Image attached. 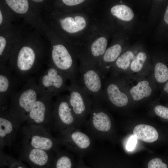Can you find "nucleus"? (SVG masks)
Here are the masks:
<instances>
[{"mask_svg": "<svg viewBox=\"0 0 168 168\" xmlns=\"http://www.w3.org/2000/svg\"><path fill=\"white\" fill-rule=\"evenodd\" d=\"M38 80L32 77L26 81L21 90L11 96L7 110L12 117L21 124L26 121L39 96Z\"/></svg>", "mask_w": 168, "mask_h": 168, "instance_id": "f257e3e1", "label": "nucleus"}, {"mask_svg": "<svg viewBox=\"0 0 168 168\" xmlns=\"http://www.w3.org/2000/svg\"><path fill=\"white\" fill-rule=\"evenodd\" d=\"M90 114L83 128L94 141L105 139L112 128V121L104 108L103 103L92 97Z\"/></svg>", "mask_w": 168, "mask_h": 168, "instance_id": "f03ea898", "label": "nucleus"}, {"mask_svg": "<svg viewBox=\"0 0 168 168\" xmlns=\"http://www.w3.org/2000/svg\"><path fill=\"white\" fill-rule=\"evenodd\" d=\"M21 132L22 145L55 153L62 146L58 139L54 137L43 126L26 124L22 127Z\"/></svg>", "mask_w": 168, "mask_h": 168, "instance_id": "7ed1b4c3", "label": "nucleus"}, {"mask_svg": "<svg viewBox=\"0 0 168 168\" xmlns=\"http://www.w3.org/2000/svg\"><path fill=\"white\" fill-rule=\"evenodd\" d=\"M57 138L66 149L81 157L86 156L95 145L94 140L88 134L74 127L60 133Z\"/></svg>", "mask_w": 168, "mask_h": 168, "instance_id": "20e7f679", "label": "nucleus"}, {"mask_svg": "<svg viewBox=\"0 0 168 168\" xmlns=\"http://www.w3.org/2000/svg\"><path fill=\"white\" fill-rule=\"evenodd\" d=\"M79 82L90 96L104 102L103 77L92 59L82 58Z\"/></svg>", "mask_w": 168, "mask_h": 168, "instance_id": "39448f33", "label": "nucleus"}, {"mask_svg": "<svg viewBox=\"0 0 168 168\" xmlns=\"http://www.w3.org/2000/svg\"><path fill=\"white\" fill-rule=\"evenodd\" d=\"M69 102L81 129L90 113L92 100L84 88L79 83H71L68 85Z\"/></svg>", "mask_w": 168, "mask_h": 168, "instance_id": "423d86ee", "label": "nucleus"}, {"mask_svg": "<svg viewBox=\"0 0 168 168\" xmlns=\"http://www.w3.org/2000/svg\"><path fill=\"white\" fill-rule=\"evenodd\" d=\"M67 79L54 66L49 68L38 80L37 87L40 96H58L67 90Z\"/></svg>", "mask_w": 168, "mask_h": 168, "instance_id": "0eeeda50", "label": "nucleus"}, {"mask_svg": "<svg viewBox=\"0 0 168 168\" xmlns=\"http://www.w3.org/2000/svg\"><path fill=\"white\" fill-rule=\"evenodd\" d=\"M53 114L55 131L59 133L72 127L81 129L70 105L68 95L58 96L54 102Z\"/></svg>", "mask_w": 168, "mask_h": 168, "instance_id": "6e6552de", "label": "nucleus"}, {"mask_svg": "<svg viewBox=\"0 0 168 168\" xmlns=\"http://www.w3.org/2000/svg\"><path fill=\"white\" fill-rule=\"evenodd\" d=\"M53 97L39 96L34 103L26 121V124L41 126L50 131L53 128Z\"/></svg>", "mask_w": 168, "mask_h": 168, "instance_id": "1a4fd4ad", "label": "nucleus"}, {"mask_svg": "<svg viewBox=\"0 0 168 168\" xmlns=\"http://www.w3.org/2000/svg\"><path fill=\"white\" fill-rule=\"evenodd\" d=\"M52 65L56 68L71 83H79L75 58L63 45H54L51 54Z\"/></svg>", "mask_w": 168, "mask_h": 168, "instance_id": "9d476101", "label": "nucleus"}, {"mask_svg": "<svg viewBox=\"0 0 168 168\" xmlns=\"http://www.w3.org/2000/svg\"><path fill=\"white\" fill-rule=\"evenodd\" d=\"M55 153L22 145L18 159L30 168H50Z\"/></svg>", "mask_w": 168, "mask_h": 168, "instance_id": "9b49d317", "label": "nucleus"}, {"mask_svg": "<svg viewBox=\"0 0 168 168\" xmlns=\"http://www.w3.org/2000/svg\"><path fill=\"white\" fill-rule=\"evenodd\" d=\"M0 108V148L3 149L12 145L21 124L12 117L7 107Z\"/></svg>", "mask_w": 168, "mask_h": 168, "instance_id": "f8f14e48", "label": "nucleus"}, {"mask_svg": "<svg viewBox=\"0 0 168 168\" xmlns=\"http://www.w3.org/2000/svg\"><path fill=\"white\" fill-rule=\"evenodd\" d=\"M18 80L12 73L11 69L1 65L0 72V106L7 107L10 99L14 92Z\"/></svg>", "mask_w": 168, "mask_h": 168, "instance_id": "ddd939ff", "label": "nucleus"}, {"mask_svg": "<svg viewBox=\"0 0 168 168\" xmlns=\"http://www.w3.org/2000/svg\"><path fill=\"white\" fill-rule=\"evenodd\" d=\"M117 83L106 82L103 84L104 102L107 100L111 105L119 108L125 106L128 103L127 95L121 90Z\"/></svg>", "mask_w": 168, "mask_h": 168, "instance_id": "4468645a", "label": "nucleus"}, {"mask_svg": "<svg viewBox=\"0 0 168 168\" xmlns=\"http://www.w3.org/2000/svg\"><path fill=\"white\" fill-rule=\"evenodd\" d=\"M60 25L62 29L68 33H75L83 30L86 27V21L81 16L74 17L68 16L60 19Z\"/></svg>", "mask_w": 168, "mask_h": 168, "instance_id": "2eb2a0df", "label": "nucleus"}, {"mask_svg": "<svg viewBox=\"0 0 168 168\" xmlns=\"http://www.w3.org/2000/svg\"><path fill=\"white\" fill-rule=\"evenodd\" d=\"M133 134L137 139L148 143L154 142L158 138V132L154 127L145 124L136 126L133 130Z\"/></svg>", "mask_w": 168, "mask_h": 168, "instance_id": "dca6fc26", "label": "nucleus"}, {"mask_svg": "<svg viewBox=\"0 0 168 168\" xmlns=\"http://www.w3.org/2000/svg\"><path fill=\"white\" fill-rule=\"evenodd\" d=\"M73 154L66 149L55 153L50 168H72Z\"/></svg>", "mask_w": 168, "mask_h": 168, "instance_id": "f3484780", "label": "nucleus"}, {"mask_svg": "<svg viewBox=\"0 0 168 168\" xmlns=\"http://www.w3.org/2000/svg\"><path fill=\"white\" fill-rule=\"evenodd\" d=\"M107 43L106 39L101 36L95 40L91 44V55L96 65L99 67L101 59L106 50Z\"/></svg>", "mask_w": 168, "mask_h": 168, "instance_id": "a211bd4d", "label": "nucleus"}, {"mask_svg": "<svg viewBox=\"0 0 168 168\" xmlns=\"http://www.w3.org/2000/svg\"><path fill=\"white\" fill-rule=\"evenodd\" d=\"M121 46L119 44H114L106 49L101 59L98 69L101 74L107 63L116 61L122 52Z\"/></svg>", "mask_w": 168, "mask_h": 168, "instance_id": "6ab92c4d", "label": "nucleus"}, {"mask_svg": "<svg viewBox=\"0 0 168 168\" xmlns=\"http://www.w3.org/2000/svg\"><path fill=\"white\" fill-rule=\"evenodd\" d=\"M152 89L148 81L143 80L132 87L130 90V95L133 99L140 100L144 97H149L151 94Z\"/></svg>", "mask_w": 168, "mask_h": 168, "instance_id": "aec40b11", "label": "nucleus"}, {"mask_svg": "<svg viewBox=\"0 0 168 168\" xmlns=\"http://www.w3.org/2000/svg\"><path fill=\"white\" fill-rule=\"evenodd\" d=\"M0 168H30L23 162L5 153L0 149Z\"/></svg>", "mask_w": 168, "mask_h": 168, "instance_id": "412c9836", "label": "nucleus"}, {"mask_svg": "<svg viewBox=\"0 0 168 168\" xmlns=\"http://www.w3.org/2000/svg\"><path fill=\"white\" fill-rule=\"evenodd\" d=\"M110 12L114 16L123 21H130L134 16L132 10L124 4L117 5L113 6L111 9Z\"/></svg>", "mask_w": 168, "mask_h": 168, "instance_id": "4be33fe9", "label": "nucleus"}, {"mask_svg": "<svg viewBox=\"0 0 168 168\" xmlns=\"http://www.w3.org/2000/svg\"><path fill=\"white\" fill-rule=\"evenodd\" d=\"M154 77L160 84H165L168 80V67L165 64L158 62L154 68Z\"/></svg>", "mask_w": 168, "mask_h": 168, "instance_id": "5701e85b", "label": "nucleus"}, {"mask_svg": "<svg viewBox=\"0 0 168 168\" xmlns=\"http://www.w3.org/2000/svg\"><path fill=\"white\" fill-rule=\"evenodd\" d=\"M5 1L13 11L18 14H25L29 9V2L27 0H6Z\"/></svg>", "mask_w": 168, "mask_h": 168, "instance_id": "b1692460", "label": "nucleus"}, {"mask_svg": "<svg viewBox=\"0 0 168 168\" xmlns=\"http://www.w3.org/2000/svg\"><path fill=\"white\" fill-rule=\"evenodd\" d=\"M133 52L128 51L120 56L115 62V65L119 69L123 70L127 69L131 61L134 58Z\"/></svg>", "mask_w": 168, "mask_h": 168, "instance_id": "393cba45", "label": "nucleus"}, {"mask_svg": "<svg viewBox=\"0 0 168 168\" xmlns=\"http://www.w3.org/2000/svg\"><path fill=\"white\" fill-rule=\"evenodd\" d=\"M146 59L147 56L145 53L143 52L138 53L130 65L131 70L135 72L141 71Z\"/></svg>", "mask_w": 168, "mask_h": 168, "instance_id": "a878e982", "label": "nucleus"}, {"mask_svg": "<svg viewBox=\"0 0 168 168\" xmlns=\"http://www.w3.org/2000/svg\"><path fill=\"white\" fill-rule=\"evenodd\" d=\"M156 114L161 118L168 120V107L161 105H158L154 108Z\"/></svg>", "mask_w": 168, "mask_h": 168, "instance_id": "bb28decb", "label": "nucleus"}, {"mask_svg": "<svg viewBox=\"0 0 168 168\" xmlns=\"http://www.w3.org/2000/svg\"><path fill=\"white\" fill-rule=\"evenodd\" d=\"M148 168H167V166L166 164L162 162L160 159L156 158L149 161Z\"/></svg>", "mask_w": 168, "mask_h": 168, "instance_id": "cd10ccee", "label": "nucleus"}, {"mask_svg": "<svg viewBox=\"0 0 168 168\" xmlns=\"http://www.w3.org/2000/svg\"><path fill=\"white\" fill-rule=\"evenodd\" d=\"M137 139L134 136H132L130 137L126 146V149L128 151H131L133 149L137 142Z\"/></svg>", "mask_w": 168, "mask_h": 168, "instance_id": "c85d7f7f", "label": "nucleus"}, {"mask_svg": "<svg viewBox=\"0 0 168 168\" xmlns=\"http://www.w3.org/2000/svg\"><path fill=\"white\" fill-rule=\"evenodd\" d=\"M84 0H63L62 2L68 6H73L79 5L84 2Z\"/></svg>", "mask_w": 168, "mask_h": 168, "instance_id": "c756f323", "label": "nucleus"}, {"mask_svg": "<svg viewBox=\"0 0 168 168\" xmlns=\"http://www.w3.org/2000/svg\"><path fill=\"white\" fill-rule=\"evenodd\" d=\"M6 40L5 39L3 36H0V58H1L3 54L4 51L6 46Z\"/></svg>", "mask_w": 168, "mask_h": 168, "instance_id": "7c9ffc66", "label": "nucleus"}, {"mask_svg": "<svg viewBox=\"0 0 168 168\" xmlns=\"http://www.w3.org/2000/svg\"><path fill=\"white\" fill-rule=\"evenodd\" d=\"M163 91L165 94L168 96V80L164 86Z\"/></svg>", "mask_w": 168, "mask_h": 168, "instance_id": "2f4dec72", "label": "nucleus"}, {"mask_svg": "<svg viewBox=\"0 0 168 168\" xmlns=\"http://www.w3.org/2000/svg\"><path fill=\"white\" fill-rule=\"evenodd\" d=\"M164 20L168 24V6H167L164 15Z\"/></svg>", "mask_w": 168, "mask_h": 168, "instance_id": "473e14b6", "label": "nucleus"}, {"mask_svg": "<svg viewBox=\"0 0 168 168\" xmlns=\"http://www.w3.org/2000/svg\"><path fill=\"white\" fill-rule=\"evenodd\" d=\"M3 16L1 10H0V25H1L3 21Z\"/></svg>", "mask_w": 168, "mask_h": 168, "instance_id": "72a5a7b5", "label": "nucleus"}, {"mask_svg": "<svg viewBox=\"0 0 168 168\" xmlns=\"http://www.w3.org/2000/svg\"><path fill=\"white\" fill-rule=\"evenodd\" d=\"M33 2H41L43 1V0H32Z\"/></svg>", "mask_w": 168, "mask_h": 168, "instance_id": "f704fd0d", "label": "nucleus"}]
</instances>
